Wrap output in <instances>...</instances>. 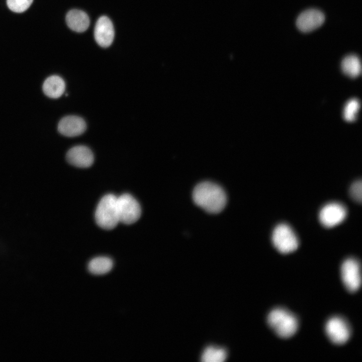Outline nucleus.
<instances>
[{"mask_svg": "<svg viewBox=\"0 0 362 362\" xmlns=\"http://www.w3.org/2000/svg\"><path fill=\"white\" fill-rule=\"evenodd\" d=\"M192 198L197 206L211 214L221 212L227 203V196L222 188L209 181L198 184L193 190Z\"/></svg>", "mask_w": 362, "mask_h": 362, "instance_id": "nucleus-1", "label": "nucleus"}, {"mask_svg": "<svg viewBox=\"0 0 362 362\" xmlns=\"http://www.w3.org/2000/svg\"><path fill=\"white\" fill-rule=\"evenodd\" d=\"M267 320L269 327L282 338L291 337L298 328L297 318L290 312L282 308L272 310L269 313Z\"/></svg>", "mask_w": 362, "mask_h": 362, "instance_id": "nucleus-2", "label": "nucleus"}, {"mask_svg": "<svg viewBox=\"0 0 362 362\" xmlns=\"http://www.w3.org/2000/svg\"><path fill=\"white\" fill-rule=\"evenodd\" d=\"M95 219L98 226L104 229L111 230L117 226L120 221L116 196L110 194L101 199L96 210Z\"/></svg>", "mask_w": 362, "mask_h": 362, "instance_id": "nucleus-3", "label": "nucleus"}, {"mask_svg": "<svg viewBox=\"0 0 362 362\" xmlns=\"http://www.w3.org/2000/svg\"><path fill=\"white\" fill-rule=\"evenodd\" d=\"M272 240L276 249L283 253L294 251L299 245L295 233L288 224L285 223L279 224L275 227Z\"/></svg>", "mask_w": 362, "mask_h": 362, "instance_id": "nucleus-4", "label": "nucleus"}, {"mask_svg": "<svg viewBox=\"0 0 362 362\" xmlns=\"http://www.w3.org/2000/svg\"><path fill=\"white\" fill-rule=\"evenodd\" d=\"M117 208L119 221L124 224H133L140 217V206L130 194H124L117 197Z\"/></svg>", "mask_w": 362, "mask_h": 362, "instance_id": "nucleus-5", "label": "nucleus"}, {"mask_svg": "<svg viewBox=\"0 0 362 362\" xmlns=\"http://www.w3.org/2000/svg\"><path fill=\"white\" fill-rule=\"evenodd\" d=\"M342 282L346 289L351 293L356 292L361 284L360 267L359 262L353 258L343 261L341 267Z\"/></svg>", "mask_w": 362, "mask_h": 362, "instance_id": "nucleus-6", "label": "nucleus"}, {"mask_svg": "<svg viewBox=\"0 0 362 362\" xmlns=\"http://www.w3.org/2000/svg\"><path fill=\"white\" fill-rule=\"evenodd\" d=\"M326 334L333 343L342 345L345 343L350 336V329L347 322L342 318L334 317L330 318L325 326Z\"/></svg>", "mask_w": 362, "mask_h": 362, "instance_id": "nucleus-7", "label": "nucleus"}, {"mask_svg": "<svg viewBox=\"0 0 362 362\" xmlns=\"http://www.w3.org/2000/svg\"><path fill=\"white\" fill-rule=\"evenodd\" d=\"M347 214L345 207L342 204L332 202L323 206L319 213V219L322 225L326 227L333 226L341 222Z\"/></svg>", "mask_w": 362, "mask_h": 362, "instance_id": "nucleus-8", "label": "nucleus"}, {"mask_svg": "<svg viewBox=\"0 0 362 362\" xmlns=\"http://www.w3.org/2000/svg\"><path fill=\"white\" fill-rule=\"evenodd\" d=\"M114 34V26L111 20L104 16L99 18L94 30L97 43L102 47H108L112 43Z\"/></svg>", "mask_w": 362, "mask_h": 362, "instance_id": "nucleus-9", "label": "nucleus"}, {"mask_svg": "<svg viewBox=\"0 0 362 362\" xmlns=\"http://www.w3.org/2000/svg\"><path fill=\"white\" fill-rule=\"evenodd\" d=\"M325 20L323 13L316 9H308L297 18L296 25L302 32H309L320 27Z\"/></svg>", "mask_w": 362, "mask_h": 362, "instance_id": "nucleus-10", "label": "nucleus"}, {"mask_svg": "<svg viewBox=\"0 0 362 362\" xmlns=\"http://www.w3.org/2000/svg\"><path fill=\"white\" fill-rule=\"evenodd\" d=\"M86 129L85 121L81 117L70 115L63 117L58 125V130L62 135L75 137L82 134Z\"/></svg>", "mask_w": 362, "mask_h": 362, "instance_id": "nucleus-11", "label": "nucleus"}, {"mask_svg": "<svg viewBox=\"0 0 362 362\" xmlns=\"http://www.w3.org/2000/svg\"><path fill=\"white\" fill-rule=\"evenodd\" d=\"M66 159L71 165L82 168L91 166L94 160L92 150L83 145L75 146L70 148L66 153Z\"/></svg>", "mask_w": 362, "mask_h": 362, "instance_id": "nucleus-12", "label": "nucleus"}, {"mask_svg": "<svg viewBox=\"0 0 362 362\" xmlns=\"http://www.w3.org/2000/svg\"><path fill=\"white\" fill-rule=\"evenodd\" d=\"M66 22L69 28L76 32H83L89 25L88 15L79 10H71L66 16Z\"/></svg>", "mask_w": 362, "mask_h": 362, "instance_id": "nucleus-13", "label": "nucleus"}, {"mask_svg": "<svg viewBox=\"0 0 362 362\" xmlns=\"http://www.w3.org/2000/svg\"><path fill=\"white\" fill-rule=\"evenodd\" d=\"M65 87L64 81L61 77L52 75L45 80L43 85V90L47 97L57 99L63 94Z\"/></svg>", "mask_w": 362, "mask_h": 362, "instance_id": "nucleus-14", "label": "nucleus"}, {"mask_svg": "<svg viewBox=\"0 0 362 362\" xmlns=\"http://www.w3.org/2000/svg\"><path fill=\"white\" fill-rule=\"evenodd\" d=\"M112 259L107 256H98L91 259L88 264V271L95 275L109 273L113 268Z\"/></svg>", "mask_w": 362, "mask_h": 362, "instance_id": "nucleus-15", "label": "nucleus"}, {"mask_svg": "<svg viewBox=\"0 0 362 362\" xmlns=\"http://www.w3.org/2000/svg\"><path fill=\"white\" fill-rule=\"evenodd\" d=\"M341 68L343 73L348 76L357 77L361 72L360 60L354 54L347 55L342 61Z\"/></svg>", "mask_w": 362, "mask_h": 362, "instance_id": "nucleus-16", "label": "nucleus"}, {"mask_svg": "<svg viewBox=\"0 0 362 362\" xmlns=\"http://www.w3.org/2000/svg\"><path fill=\"white\" fill-rule=\"evenodd\" d=\"M227 357V351L223 348L208 346L201 355V360L204 362H222Z\"/></svg>", "mask_w": 362, "mask_h": 362, "instance_id": "nucleus-17", "label": "nucleus"}, {"mask_svg": "<svg viewBox=\"0 0 362 362\" xmlns=\"http://www.w3.org/2000/svg\"><path fill=\"white\" fill-rule=\"evenodd\" d=\"M359 108V103L357 100L353 99L349 101L344 109L343 118L349 122L354 121Z\"/></svg>", "mask_w": 362, "mask_h": 362, "instance_id": "nucleus-18", "label": "nucleus"}, {"mask_svg": "<svg viewBox=\"0 0 362 362\" xmlns=\"http://www.w3.org/2000/svg\"><path fill=\"white\" fill-rule=\"evenodd\" d=\"M33 0H7L8 8L13 12L22 13L31 6Z\"/></svg>", "mask_w": 362, "mask_h": 362, "instance_id": "nucleus-19", "label": "nucleus"}, {"mask_svg": "<svg viewBox=\"0 0 362 362\" xmlns=\"http://www.w3.org/2000/svg\"><path fill=\"white\" fill-rule=\"evenodd\" d=\"M350 196L355 201H361V180L357 179L354 182L350 187Z\"/></svg>", "mask_w": 362, "mask_h": 362, "instance_id": "nucleus-20", "label": "nucleus"}]
</instances>
